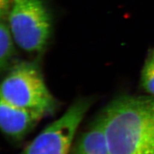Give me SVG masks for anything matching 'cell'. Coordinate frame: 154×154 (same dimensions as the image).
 <instances>
[{
  "label": "cell",
  "mask_w": 154,
  "mask_h": 154,
  "mask_svg": "<svg viewBox=\"0 0 154 154\" xmlns=\"http://www.w3.org/2000/svg\"><path fill=\"white\" fill-rule=\"evenodd\" d=\"M102 114L110 154H154V96H121Z\"/></svg>",
  "instance_id": "obj_1"
},
{
  "label": "cell",
  "mask_w": 154,
  "mask_h": 154,
  "mask_svg": "<svg viewBox=\"0 0 154 154\" xmlns=\"http://www.w3.org/2000/svg\"><path fill=\"white\" fill-rule=\"evenodd\" d=\"M1 99L12 105L50 114L57 102L48 89L40 69L32 62H22L11 69L1 85Z\"/></svg>",
  "instance_id": "obj_2"
},
{
  "label": "cell",
  "mask_w": 154,
  "mask_h": 154,
  "mask_svg": "<svg viewBox=\"0 0 154 154\" xmlns=\"http://www.w3.org/2000/svg\"><path fill=\"white\" fill-rule=\"evenodd\" d=\"M14 42L23 50L44 49L51 31L49 12L42 0H14L8 15Z\"/></svg>",
  "instance_id": "obj_3"
},
{
  "label": "cell",
  "mask_w": 154,
  "mask_h": 154,
  "mask_svg": "<svg viewBox=\"0 0 154 154\" xmlns=\"http://www.w3.org/2000/svg\"><path fill=\"white\" fill-rule=\"evenodd\" d=\"M90 104L87 99L77 100L38 134L21 154H69L75 134Z\"/></svg>",
  "instance_id": "obj_4"
},
{
  "label": "cell",
  "mask_w": 154,
  "mask_h": 154,
  "mask_svg": "<svg viewBox=\"0 0 154 154\" xmlns=\"http://www.w3.org/2000/svg\"><path fill=\"white\" fill-rule=\"evenodd\" d=\"M45 116L35 110L19 107L1 99L0 126L5 136L21 141Z\"/></svg>",
  "instance_id": "obj_5"
},
{
  "label": "cell",
  "mask_w": 154,
  "mask_h": 154,
  "mask_svg": "<svg viewBox=\"0 0 154 154\" xmlns=\"http://www.w3.org/2000/svg\"><path fill=\"white\" fill-rule=\"evenodd\" d=\"M72 154H110L102 114L81 135Z\"/></svg>",
  "instance_id": "obj_6"
},
{
  "label": "cell",
  "mask_w": 154,
  "mask_h": 154,
  "mask_svg": "<svg viewBox=\"0 0 154 154\" xmlns=\"http://www.w3.org/2000/svg\"><path fill=\"white\" fill-rule=\"evenodd\" d=\"M14 38L8 25L3 22L0 25V66L6 67L14 54Z\"/></svg>",
  "instance_id": "obj_7"
},
{
  "label": "cell",
  "mask_w": 154,
  "mask_h": 154,
  "mask_svg": "<svg viewBox=\"0 0 154 154\" xmlns=\"http://www.w3.org/2000/svg\"><path fill=\"white\" fill-rule=\"evenodd\" d=\"M141 84L147 93L154 96V61L148 57L141 73Z\"/></svg>",
  "instance_id": "obj_8"
},
{
  "label": "cell",
  "mask_w": 154,
  "mask_h": 154,
  "mask_svg": "<svg viewBox=\"0 0 154 154\" xmlns=\"http://www.w3.org/2000/svg\"><path fill=\"white\" fill-rule=\"evenodd\" d=\"M14 0H0V13L1 16H8Z\"/></svg>",
  "instance_id": "obj_9"
},
{
  "label": "cell",
  "mask_w": 154,
  "mask_h": 154,
  "mask_svg": "<svg viewBox=\"0 0 154 154\" xmlns=\"http://www.w3.org/2000/svg\"><path fill=\"white\" fill-rule=\"evenodd\" d=\"M150 57V59H152V60L154 61V51L152 52L151 55H150V57Z\"/></svg>",
  "instance_id": "obj_10"
}]
</instances>
